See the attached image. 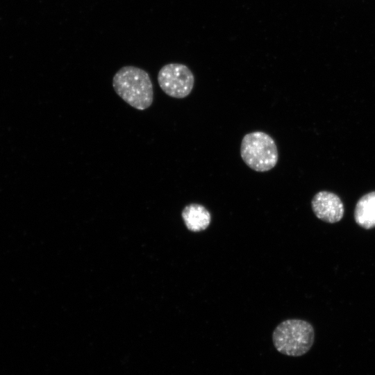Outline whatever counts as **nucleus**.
I'll return each instance as SVG.
<instances>
[{
    "label": "nucleus",
    "instance_id": "1",
    "mask_svg": "<svg viewBox=\"0 0 375 375\" xmlns=\"http://www.w3.org/2000/svg\"><path fill=\"white\" fill-rule=\"evenodd\" d=\"M112 87L119 97L137 110L147 109L153 103L152 82L148 73L140 67L120 68L113 76Z\"/></svg>",
    "mask_w": 375,
    "mask_h": 375
},
{
    "label": "nucleus",
    "instance_id": "2",
    "mask_svg": "<svg viewBox=\"0 0 375 375\" xmlns=\"http://www.w3.org/2000/svg\"><path fill=\"white\" fill-rule=\"evenodd\" d=\"M315 338L312 326L301 319H287L274 330L272 340L276 350L286 356H301L312 347Z\"/></svg>",
    "mask_w": 375,
    "mask_h": 375
},
{
    "label": "nucleus",
    "instance_id": "3",
    "mask_svg": "<svg viewBox=\"0 0 375 375\" xmlns=\"http://www.w3.org/2000/svg\"><path fill=\"white\" fill-rule=\"evenodd\" d=\"M240 156L251 169L265 172L274 168L278 160V152L274 139L262 131L246 134L241 142Z\"/></svg>",
    "mask_w": 375,
    "mask_h": 375
},
{
    "label": "nucleus",
    "instance_id": "4",
    "mask_svg": "<svg viewBox=\"0 0 375 375\" xmlns=\"http://www.w3.org/2000/svg\"><path fill=\"white\" fill-rule=\"evenodd\" d=\"M158 82L167 95L173 98L183 99L192 92L194 76L186 65L181 63H169L159 70Z\"/></svg>",
    "mask_w": 375,
    "mask_h": 375
},
{
    "label": "nucleus",
    "instance_id": "5",
    "mask_svg": "<svg viewBox=\"0 0 375 375\" xmlns=\"http://www.w3.org/2000/svg\"><path fill=\"white\" fill-rule=\"evenodd\" d=\"M311 206L316 217L328 223L339 222L344 215V206L340 197L334 193L320 191L313 197Z\"/></svg>",
    "mask_w": 375,
    "mask_h": 375
},
{
    "label": "nucleus",
    "instance_id": "6",
    "mask_svg": "<svg viewBox=\"0 0 375 375\" xmlns=\"http://www.w3.org/2000/svg\"><path fill=\"white\" fill-rule=\"evenodd\" d=\"M182 218L187 228L192 232H200L210 225L211 215L202 205L190 203L182 210Z\"/></svg>",
    "mask_w": 375,
    "mask_h": 375
},
{
    "label": "nucleus",
    "instance_id": "7",
    "mask_svg": "<svg viewBox=\"0 0 375 375\" xmlns=\"http://www.w3.org/2000/svg\"><path fill=\"white\" fill-rule=\"evenodd\" d=\"M354 219L358 225L365 229L375 227V191L365 194L358 200Z\"/></svg>",
    "mask_w": 375,
    "mask_h": 375
}]
</instances>
